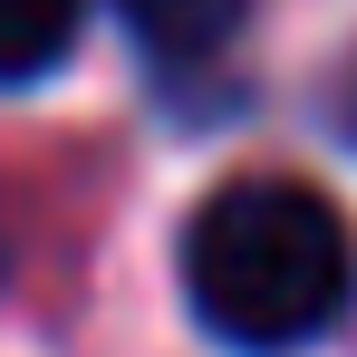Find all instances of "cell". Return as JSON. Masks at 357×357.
<instances>
[{"label": "cell", "instance_id": "obj_2", "mask_svg": "<svg viewBox=\"0 0 357 357\" xmlns=\"http://www.w3.org/2000/svg\"><path fill=\"white\" fill-rule=\"evenodd\" d=\"M87 0H0V87H29L77 49Z\"/></svg>", "mask_w": 357, "mask_h": 357}, {"label": "cell", "instance_id": "obj_3", "mask_svg": "<svg viewBox=\"0 0 357 357\" xmlns=\"http://www.w3.org/2000/svg\"><path fill=\"white\" fill-rule=\"evenodd\" d=\"M116 10H126V29H135L155 59H213L241 20H251V0H116Z\"/></svg>", "mask_w": 357, "mask_h": 357}, {"label": "cell", "instance_id": "obj_1", "mask_svg": "<svg viewBox=\"0 0 357 357\" xmlns=\"http://www.w3.org/2000/svg\"><path fill=\"white\" fill-rule=\"evenodd\" d=\"M183 299L241 357H290L328 338L357 299V232L299 174H241L183 222Z\"/></svg>", "mask_w": 357, "mask_h": 357}]
</instances>
